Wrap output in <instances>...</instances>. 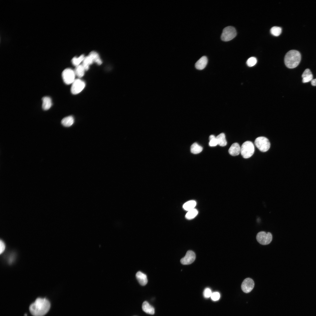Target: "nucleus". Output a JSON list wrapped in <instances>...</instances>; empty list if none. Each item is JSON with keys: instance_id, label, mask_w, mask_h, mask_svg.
<instances>
[{"instance_id": "obj_18", "label": "nucleus", "mask_w": 316, "mask_h": 316, "mask_svg": "<svg viewBox=\"0 0 316 316\" xmlns=\"http://www.w3.org/2000/svg\"><path fill=\"white\" fill-rule=\"evenodd\" d=\"M89 55L92 59L93 62L96 63L98 65H100L102 63V61L98 54L96 51H91Z\"/></svg>"}, {"instance_id": "obj_20", "label": "nucleus", "mask_w": 316, "mask_h": 316, "mask_svg": "<svg viewBox=\"0 0 316 316\" xmlns=\"http://www.w3.org/2000/svg\"><path fill=\"white\" fill-rule=\"evenodd\" d=\"M196 205L195 201L191 200L185 203L183 205V208L186 210L189 211L194 208Z\"/></svg>"}, {"instance_id": "obj_29", "label": "nucleus", "mask_w": 316, "mask_h": 316, "mask_svg": "<svg viewBox=\"0 0 316 316\" xmlns=\"http://www.w3.org/2000/svg\"><path fill=\"white\" fill-rule=\"evenodd\" d=\"M211 298L213 301H217L219 300L220 298V294L217 292L212 293Z\"/></svg>"}, {"instance_id": "obj_5", "label": "nucleus", "mask_w": 316, "mask_h": 316, "mask_svg": "<svg viewBox=\"0 0 316 316\" xmlns=\"http://www.w3.org/2000/svg\"><path fill=\"white\" fill-rule=\"evenodd\" d=\"M236 35V31L235 28L231 26H228L223 30L221 39L224 41H228L234 38Z\"/></svg>"}, {"instance_id": "obj_16", "label": "nucleus", "mask_w": 316, "mask_h": 316, "mask_svg": "<svg viewBox=\"0 0 316 316\" xmlns=\"http://www.w3.org/2000/svg\"><path fill=\"white\" fill-rule=\"evenodd\" d=\"M42 108L44 110L49 109L52 105V102L51 98L48 97H44L42 98Z\"/></svg>"}, {"instance_id": "obj_25", "label": "nucleus", "mask_w": 316, "mask_h": 316, "mask_svg": "<svg viewBox=\"0 0 316 316\" xmlns=\"http://www.w3.org/2000/svg\"><path fill=\"white\" fill-rule=\"evenodd\" d=\"M85 56L82 54L78 57H74L72 59L71 62L73 64L76 66L80 65V63L83 62Z\"/></svg>"}, {"instance_id": "obj_24", "label": "nucleus", "mask_w": 316, "mask_h": 316, "mask_svg": "<svg viewBox=\"0 0 316 316\" xmlns=\"http://www.w3.org/2000/svg\"><path fill=\"white\" fill-rule=\"evenodd\" d=\"M198 211L196 209L194 208L188 211L186 214L185 217L188 219H191L195 218L197 214Z\"/></svg>"}, {"instance_id": "obj_13", "label": "nucleus", "mask_w": 316, "mask_h": 316, "mask_svg": "<svg viewBox=\"0 0 316 316\" xmlns=\"http://www.w3.org/2000/svg\"><path fill=\"white\" fill-rule=\"evenodd\" d=\"M136 277L139 284L142 286H145L148 282L146 275L142 272L139 271L136 274Z\"/></svg>"}, {"instance_id": "obj_23", "label": "nucleus", "mask_w": 316, "mask_h": 316, "mask_svg": "<svg viewBox=\"0 0 316 316\" xmlns=\"http://www.w3.org/2000/svg\"><path fill=\"white\" fill-rule=\"evenodd\" d=\"M85 70L82 65H80L76 66L74 72L75 75L78 77L81 78L83 76L85 73Z\"/></svg>"}, {"instance_id": "obj_27", "label": "nucleus", "mask_w": 316, "mask_h": 316, "mask_svg": "<svg viewBox=\"0 0 316 316\" xmlns=\"http://www.w3.org/2000/svg\"><path fill=\"white\" fill-rule=\"evenodd\" d=\"M209 145L211 147H214L217 146L218 144V142L216 137L214 135H211L209 137Z\"/></svg>"}, {"instance_id": "obj_14", "label": "nucleus", "mask_w": 316, "mask_h": 316, "mask_svg": "<svg viewBox=\"0 0 316 316\" xmlns=\"http://www.w3.org/2000/svg\"><path fill=\"white\" fill-rule=\"evenodd\" d=\"M302 82L304 83L311 81L313 79L312 74L310 70L308 68L305 70L302 74Z\"/></svg>"}, {"instance_id": "obj_28", "label": "nucleus", "mask_w": 316, "mask_h": 316, "mask_svg": "<svg viewBox=\"0 0 316 316\" xmlns=\"http://www.w3.org/2000/svg\"><path fill=\"white\" fill-rule=\"evenodd\" d=\"M257 62L256 58L254 57H251L247 60L246 63L248 66L252 67L255 65Z\"/></svg>"}, {"instance_id": "obj_12", "label": "nucleus", "mask_w": 316, "mask_h": 316, "mask_svg": "<svg viewBox=\"0 0 316 316\" xmlns=\"http://www.w3.org/2000/svg\"><path fill=\"white\" fill-rule=\"evenodd\" d=\"M241 152V147L237 142L233 143L229 150V154L232 156L238 155Z\"/></svg>"}, {"instance_id": "obj_6", "label": "nucleus", "mask_w": 316, "mask_h": 316, "mask_svg": "<svg viewBox=\"0 0 316 316\" xmlns=\"http://www.w3.org/2000/svg\"><path fill=\"white\" fill-rule=\"evenodd\" d=\"M272 238V235L269 232L260 231L257 233L256 239L257 241L262 245H267L270 243Z\"/></svg>"}, {"instance_id": "obj_4", "label": "nucleus", "mask_w": 316, "mask_h": 316, "mask_svg": "<svg viewBox=\"0 0 316 316\" xmlns=\"http://www.w3.org/2000/svg\"><path fill=\"white\" fill-rule=\"evenodd\" d=\"M255 144L258 149L263 152L267 151L270 146L269 140L266 138L262 136L257 138L255 140Z\"/></svg>"}, {"instance_id": "obj_15", "label": "nucleus", "mask_w": 316, "mask_h": 316, "mask_svg": "<svg viewBox=\"0 0 316 316\" xmlns=\"http://www.w3.org/2000/svg\"><path fill=\"white\" fill-rule=\"evenodd\" d=\"M142 310L145 313L152 315L154 314L155 310L154 308L150 305L147 301L143 302L142 305Z\"/></svg>"}, {"instance_id": "obj_7", "label": "nucleus", "mask_w": 316, "mask_h": 316, "mask_svg": "<svg viewBox=\"0 0 316 316\" xmlns=\"http://www.w3.org/2000/svg\"><path fill=\"white\" fill-rule=\"evenodd\" d=\"M75 75L74 71L70 68L65 69L62 73L63 80L64 83L67 85L73 83L75 80Z\"/></svg>"}, {"instance_id": "obj_8", "label": "nucleus", "mask_w": 316, "mask_h": 316, "mask_svg": "<svg viewBox=\"0 0 316 316\" xmlns=\"http://www.w3.org/2000/svg\"><path fill=\"white\" fill-rule=\"evenodd\" d=\"M85 86L84 81L79 79H76L72 83L71 92L73 94H78L84 89Z\"/></svg>"}, {"instance_id": "obj_32", "label": "nucleus", "mask_w": 316, "mask_h": 316, "mask_svg": "<svg viewBox=\"0 0 316 316\" xmlns=\"http://www.w3.org/2000/svg\"><path fill=\"white\" fill-rule=\"evenodd\" d=\"M311 82V84L312 86H316V78L313 79Z\"/></svg>"}, {"instance_id": "obj_33", "label": "nucleus", "mask_w": 316, "mask_h": 316, "mask_svg": "<svg viewBox=\"0 0 316 316\" xmlns=\"http://www.w3.org/2000/svg\"><path fill=\"white\" fill-rule=\"evenodd\" d=\"M24 316H27V314H25L24 315Z\"/></svg>"}, {"instance_id": "obj_26", "label": "nucleus", "mask_w": 316, "mask_h": 316, "mask_svg": "<svg viewBox=\"0 0 316 316\" xmlns=\"http://www.w3.org/2000/svg\"><path fill=\"white\" fill-rule=\"evenodd\" d=\"M281 28L277 26H274L272 28L270 32L271 34L275 36H278L281 32Z\"/></svg>"}, {"instance_id": "obj_22", "label": "nucleus", "mask_w": 316, "mask_h": 316, "mask_svg": "<svg viewBox=\"0 0 316 316\" xmlns=\"http://www.w3.org/2000/svg\"><path fill=\"white\" fill-rule=\"evenodd\" d=\"M202 147L196 142L193 143L190 147V151L193 154H196L200 153L202 150Z\"/></svg>"}, {"instance_id": "obj_2", "label": "nucleus", "mask_w": 316, "mask_h": 316, "mask_svg": "<svg viewBox=\"0 0 316 316\" xmlns=\"http://www.w3.org/2000/svg\"><path fill=\"white\" fill-rule=\"evenodd\" d=\"M301 55L298 51L292 50L286 54L284 57V63L286 66L289 68L296 67L301 60Z\"/></svg>"}, {"instance_id": "obj_1", "label": "nucleus", "mask_w": 316, "mask_h": 316, "mask_svg": "<svg viewBox=\"0 0 316 316\" xmlns=\"http://www.w3.org/2000/svg\"><path fill=\"white\" fill-rule=\"evenodd\" d=\"M50 307L49 301L45 298H38L29 306V309L34 316H43L49 310Z\"/></svg>"}, {"instance_id": "obj_3", "label": "nucleus", "mask_w": 316, "mask_h": 316, "mask_svg": "<svg viewBox=\"0 0 316 316\" xmlns=\"http://www.w3.org/2000/svg\"><path fill=\"white\" fill-rule=\"evenodd\" d=\"M255 151L254 146L251 141H247L244 142L241 147V153L243 158L245 159L251 157Z\"/></svg>"}, {"instance_id": "obj_31", "label": "nucleus", "mask_w": 316, "mask_h": 316, "mask_svg": "<svg viewBox=\"0 0 316 316\" xmlns=\"http://www.w3.org/2000/svg\"><path fill=\"white\" fill-rule=\"evenodd\" d=\"M5 243L3 241L1 240L0 241V253L1 254L4 251L5 249Z\"/></svg>"}, {"instance_id": "obj_30", "label": "nucleus", "mask_w": 316, "mask_h": 316, "mask_svg": "<svg viewBox=\"0 0 316 316\" xmlns=\"http://www.w3.org/2000/svg\"><path fill=\"white\" fill-rule=\"evenodd\" d=\"M212 293L211 290L209 288H206L204 290L203 295L206 298L211 297Z\"/></svg>"}, {"instance_id": "obj_10", "label": "nucleus", "mask_w": 316, "mask_h": 316, "mask_svg": "<svg viewBox=\"0 0 316 316\" xmlns=\"http://www.w3.org/2000/svg\"><path fill=\"white\" fill-rule=\"evenodd\" d=\"M195 257L194 252L192 250H188L185 256L181 260V262L184 265L190 264L194 261Z\"/></svg>"}, {"instance_id": "obj_21", "label": "nucleus", "mask_w": 316, "mask_h": 316, "mask_svg": "<svg viewBox=\"0 0 316 316\" xmlns=\"http://www.w3.org/2000/svg\"><path fill=\"white\" fill-rule=\"evenodd\" d=\"M93 62L92 59L89 55L85 57L82 65L85 71L88 70L89 66L92 64Z\"/></svg>"}, {"instance_id": "obj_19", "label": "nucleus", "mask_w": 316, "mask_h": 316, "mask_svg": "<svg viewBox=\"0 0 316 316\" xmlns=\"http://www.w3.org/2000/svg\"><path fill=\"white\" fill-rule=\"evenodd\" d=\"M218 144L221 146H224L227 144V141L226 139L225 134L223 133H221L216 137Z\"/></svg>"}, {"instance_id": "obj_11", "label": "nucleus", "mask_w": 316, "mask_h": 316, "mask_svg": "<svg viewBox=\"0 0 316 316\" xmlns=\"http://www.w3.org/2000/svg\"><path fill=\"white\" fill-rule=\"evenodd\" d=\"M207 62L208 59L207 57L203 56L196 62L195 65V67L198 70H202L205 67Z\"/></svg>"}, {"instance_id": "obj_9", "label": "nucleus", "mask_w": 316, "mask_h": 316, "mask_svg": "<svg viewBox=\"0 0 316 316\" xmlns=\"http://www.w3.org/2000/svg\"><path fill=\"white\" fill-rule=\"evenodd\" d=\"M254 282L253 280L249 278L245 279L242 282L241 288L242 290L245 293L250 292L254 286Z\"/></svg>"}, {"instance_id": "obj_17", "label": "nucleus", "mask_w": 316, "mask_h": 316, "mask_svg": "<svg viewBox=\"0 0 316 316\" xmlns=\"http://www.w3.org/2000/svg\"><path fill=\"white\" fill-rule=\"evenodd\" d=\"M74 121L73 116H70L63 118L61 120V123L64 126L68 127L71 126L73 124Z\"/></svg>"}]
</instances>
